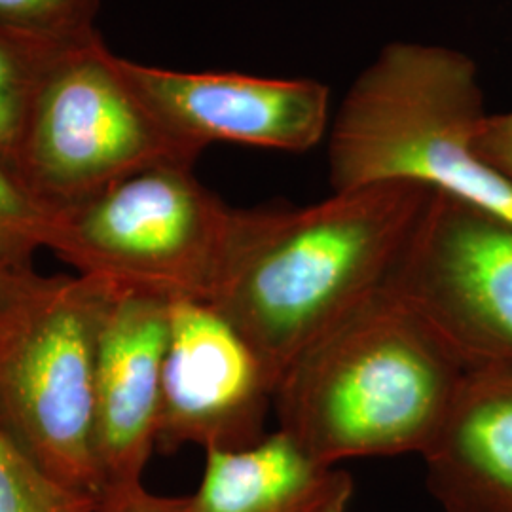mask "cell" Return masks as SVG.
Returning <instances> with one entry per match:
<instances>
[{
  "instance_id": "6da1fadb",
  "label": "cell",
  "mask_w": 512,
  "mask_h": 512,
  "mask_svg": "<svg viewBox=\"0 0 512 512\" xmlns=\"http://www.w3.org/2000/svg\"><path fill=\"white\" fill-rule=\"evenodd\" d=\"M431 194L397 181L308 207L236 209L207 302L255 349L275 389L317 336L384 285Z\"/></svg>"
},
{
  "instance_id": "7a4b0ae2",
  "label": "cell",
  "mask_w": 512,
  "mask_h": 512,
  "mask_svg": "<svg viewBox=\"0 0 512 512\" xmlns=\"http://www.w3.org/2000/svg\"><path fill=\"white\" fill-rule=\"evenodd\" d=\"M469 366L384 283L287 368L275 389L279 429L327 465L423 456Z\"/></svg>"
},
{
  "instance_id": "3957f363",
  "label": "cell",
  "mask_w": 512,
  "mask_h": 512,
  "mask_svg": "<svg viewBox=\"0 0 512 512\" xmlns=\"http://www.w3.org/2000/svg\"><path fill=\"white\" fill-rule=\"evenodd\" d=\"M475 65L448 48L395 42L351 86L330 128V183L421 184L512 224V183L488 164Z\"/></svg>"
},
{
  "instance_id": "277c9868",
  "label": "cell",
  "mask_w": 512,
  "mask_h": 512,
  "mask_svg": "<svg viewBox=\"0 0 512 512\" xmlns=\"http://www.w3.org/2000/svg\"><path fill=\"white\" fill-rule=\"evenodd\" d=\"M234 215L196 179L192 165H154L82 202L55 207L46 249L76 274L118 291L207 302Z\"/></svg>"
},
{
  "instance_id": "5b68a950",
  "label": "cell",
  "mask_w": 512,
  "mask_h": 512,
  "mask_svg": "<svg viewBox=\"0 0 512 512\" xmlns=\"http://www.w3.org/2000/svg\"><path fill=\"white\" fill-rule=\"evenodd\" d=\"M120 293L86 275L48 277L0 349V423L38 467L97 501L95 385L101 334Z\"/></svg>"
},
{
  "instance_id": "8992f818",
  "label": "cell",
  "mask_w": 512,
  "mask_h": 512,
  "mask_svg": "<svg viewBox=\"0 0 512 512\" xmlns=\"http://www.w3.org/2000/svg\"><path fill=\"white\" fill-rule=\"evenodd\" d=\"M198 154L148 107L95 33L61 48L38 88L16 173L42 202H82L129 175Z\"/></svg>"
},
{
  "instance_id": "52a82bcc",
  "label": "cell",
  "mask_w": 512,
  "mask_h": 512,
  "mask_svg": "<svg viewBox=\"0 0 512 512\" xmlns=\"http://www.w3.org/2000/svg\"><path fill=\"white\" fill-rule=\"evenodd\" d=\"M385 285L469 365H512V224L433 192Z\"/></svg>"
},
{
  "instance_id": "ba28073f",
  "label": "cell",
  "mask_w": 512,
  "mask_h": 512,
  "mask_svg": "<svg viewBox=\"0 0 512 512\" xmlns=\"http://www.w3.org/2000/svg\"><path fill=\"white\" fill-rule=\"evenodd\" d=\"M275 382L255 349L209 302L173 298L156 448L239 450L264 439Z\"/></svg>"
},
{
  "instance_id": "9c48e42d",
  "label": "cell",
  "mask_w": 512,
  "mask_h": 512,
  "mask_svg": "<svg viewBox=\"0 0 512 512\" xmlns=\"http://www.w3.org/2000/svg\"><path fill=\"white\" fill-rule=\"evenodd\" d=\"M148 107L198 156L211 143L306 152L329 129L330 93L310 78L183 73L124 59Z\"/></svg>"
},
{
  "instance_id": "30bf717a",
  "label": "cell",
  "mask_w": 512,
  "mask_h": 512,
  "mask_svg": "<svg viewBox=\"0 0 512 512\" xmlns=\"http://www.w3.org/2000/svg\"><path fill=\"white\" fill-rule=\"evenodd\" d=\"M169 298L120 291L110 306L97 359L95 448L103 497L143 486L158 442Z\"/></svg>"
},
{
  "instance_id": "8fae6325",
  "label": "cell",
  "mask_w": 512,
  "mask_h": 512,
  "mask_svg": "<svg viewBox=\"0 0 512 512\" xmlns=\"http://www.w3.org/2000/svg\"><path fill=\"white\" fill-rule=\"evenodd\" d=\"M448 512H512V365H471L421 456Z\"/></svg>"
},
{
  "instance_id": "7c38bea8",
  "label": "cell",
  "mask_w": 512,
  "mask_h": 512,
  "mask_svg": "<svg viewBox=\"0 0 512 512\" xmlns=\"http://www.w3.org/2000/svg\"><path fill=\"white\" fill-rule=\"evenodd\" d=\"M353 480L321 463L277 429L239 450L205 452L196 494L183 512H348Z\"/></svg>"
},
{
  "instance_id": "4fadbf2b",
  "label": "cell",
  "mask_w": 512,
  "mask_h": 512,
  "mask_svg": "<svg viewBox=\"0 0 512 512\" xmlns=\"http://www.w3.org/2000/svg\"><path fill=\"white\" fill-rule=\"evenodd\" d=\"M69 42L73 40L29 37L0 27V160L14 171L40 82Z\"/></svg>"
},
{
  "instance_id": "5bb4252c",
  "label": "cell",
  "mask_w": 512,
  "mask_h": 512,
  "mask_svg": "<svg viewBox=\"0 0 512 512\" xmlns=\"http://www.w3.org/2000/svg\"><path fill=\"white\" fill-rule=\"evenodd\" d=\"M97 505L46 475L0 423V512H93Z\"/></svg>"
},
{
  "instance_id": "9a60e30c",
  "label": "cell",
  "mask_w": 512,
  "mask_h": 512,
  "mask_svg": "<svg viewBox=\"0 0 512 512\" xmlns=\"http://www.w3.org/2000/svg\"><path fill=\"white\" fill-rule=\"evenodd\" d=\"M54 205L42 202L18 173L0 160V258L31 268L38 249H46Z\"/></svg>"
},
{
  "instance_id": "2e32d148",
  "label": "cell",
  "mask_w": 512,
  "mask_h": 512,
  "mask_svg": "<svg viewBox=\"0 0 512 512\" xmlns=\"http://www.w3.org/2000/svg\"><path fill=\"white\" fill-rule=\"evenodd\" d=\"M101 0H0V27L48 40H74L93 33Z\"/></svg>"
},
{
  "instance_id": "e0dca14e",
  "label": "cell",
  "mask_w": 512,
  "mask_h": 512,
  "mask_svg": "<svg viewBox=\"0 0 512 512\" xmlns=\"http://www.w3.org/2000/svg\"><path fill=\"white\" fill-rule=\"evenodd\" d=\"M48 277L0 258V349L16 332Z\"/></svg>"
},
{
  "instance_id": "ac0fdd59",
  "label": "cell",
  "mask_w": 512,
  "mask_h": 512,
  "mask_svg": "<svg viewBox=\"0 0 512 512\" xmlns=\"http://www.w3.org/2000/svg\"><path fill=\"white\" fill-rule=\"evenodd\" d=\"M476 148L480 156L512 183V112L494 118H484Z\"/></svg>"
},
{
  "instance_id": "d6986e66",
  "label": "cell",
  "mask_w": 512,
  "mask_h": 512,
  "mask_svg": "<svg viewBox=\"0 0 512 512\" xmlns=\"http://www.w3.org/2000/svg\"><path fill=\"white\" fill-rule=\"evenodd\" d=\"M93 512H183L181 497L148 494L145 486L126 494L109 495Z\"/></svg>"
}]
</instances>
